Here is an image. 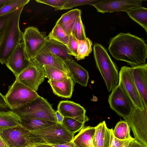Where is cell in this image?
<instances>
[{
  "instance_id": "cell-36",
  "label": "cell",
  "mask_w": 147,
  "mask_h": 147,
  "mask_svg": "<svg viewBox=\"0 0 147 147\" xmlns=\"http://www.w3.org/2000/svg\"><path fill=\"white\" fill-rule=\"evenodd\" d=\"M67 0H36L37 3L47 5L54 7L55 11L61 10Z\"/></svg>"
},
{
  "instance_id": "cell-42",
  "label": "cell",
  "mask_w": 147,
  "mask_h": 147,
  "mask_svg": "<svg viewBox=\"0 0 147 147\" xmlns=\"http://www.w3.org/2000/svg\"><path fill=\"white\" fill-rule=\"evenodd\" d=\"M0 106L7 109L9 108L7 104L5 101V96L3 95L0 92Z\"/></svg>"
},
{
  "instance_id": "cell-1",
  "label": "cell",
  "mask_w": 147,
  "mask_h": 147,
  "mask_svg": "<svg viewBox=\"0 0 147 147\" xmlns=\"http://www.w3.org/2000/svg\"><path fill=\"white\" fill-rule=\"evenodd\" d=\"M108 49L115 59L131 66L146 63L147 44L142 38L130 33H120L112 38Z\"/></svg>"
},
{
  "instance_id": "cell-20",
  "label": "cell",
  "mask_w": 147,
  "mask_h": 147,
  "mask_svg": "<svg viewBox=\"0 0 147 147\" xmlns=\"http://www.w3.org/2000/svg\"><path fill=\"white\" fill-rule=\"evenodd\" d=\"M93 142L94 147H110L111 134L105 121L94 127Z\"/></svg>"
},
{
  "instance_id": "cell-29",
  "label": "cell",
  "mask_w": 147,
  "mask_h": 147,
  "mask_svg": "<svg viewBox=\"0 0 147 147\" xmlns=\"http://www.w3.org/2000/svg\"><path fill=\"white\" fill-rule=\"evenodd\" d=\"M48 39L63 44L67 46L69 36L58 24H56L48 36Z\"/></svg>"
},
{
  "instance_id": "cell-23",
  "label": "cell",
  "mask_w": 147,
  "mask_h": 147,
  "mask_svg": "<svg viewBox=\"0 0 147 147\" xmlns=\"http://www.w3.org/2000/svg\"><path fill=\"white\" fill-rule=\"evenodd\" d=\"M20 125V118L15 112L0 111V132Z\"/></svg>"
},
{
  "instance_id": "cell-6",
  "label": "cell",
  "mask_w": 147,
  "mask_h": 147,
  "mask_svg": "<svg viewBox=\"0 0 147 147\" xmlns=\"http://www.w3.org/2000/svg\"><path fill=\"white\" fill-rule=\"evenodd\" d=\"M39 96L36 92L16 79L12 84L9 86L5 98L9 108L12 111L22 107Z\"/></svg>"
},
{
  "instance_id": "cell-41",
  "label": "cell",
  "mask_w": 147,
  "mask_h": 147,
  "mask_svg": "<svg viewBox=\"0 0 147 147\" xmlns=\"http://www.w3.org/2000/svg\"><path fill=\"white\" fill-rule=\"evenodd\" d=\"M51 145L55 147H75V145L72 141H71L63 144Z\"/></svg>"
},
{
  "instance_id": "cell-30",
  "label": "cell",
  "mask_w": 147,
  "mask_h": 147,
  "mask_svg": "<svg viewBox=\"0 0 147 147\" xmlns=\"http://www.w3.org/2000/svg\"><path fill=\"white\" fill-rule=\"evenodd\" d=\"M42 67L45 71L46 77L48 80L62 82L71 77L70 75L56 68L47 66Z\"/></svg>"
},
{
  "instance_id": "cell-39",
  "label": "cell",
  "mask_w": 147,
  "mask_h": 147,
  "mask_svg": "<svg viewBox=\"0 0 147 147\" xmlns=\"http://www.w3.org/2000/svg\"><path fill=\"white\" fill-rule=\"evenodd\" d=\"M127 147H146L135 139L130 142Z\"/></svg>"
},
{
  "instance_id": "cell-43",
  "label": "cell",
  "mask_w": 147,
  "mask_h": 147,
  "mask_svg": "<svg viewBox=\"0 0 147 147\" xmlns=\"http://www.w3.org/2000/svg\"><path fill=\"white\" fill-rule=\"evenodd\" d=\"M0 147H8L0 136Z\"/></svg>"
},
{
  "instance_id": "cell-7",
  "label": "cell",
  "mask_w": 147,
  "mask_h": 147,
  "mask_svg": "<svg viewBox=\"0 0 147 147\" xmlns=\"http://www.w3.org/2000/svg\"><path fill=\"white\" fill-rule=\"evenodd\" d=\"M125 120L131 127L135 139L147 147V106L144 105L142 111L134 106Z\"/></svg>"
},
{
  "instance_id": "cell-17",
  "label": "cell",
  "mask_w": 147,
  "mask_h": 147,
  "mask_svg": "<svg viewBox=\"0 0 147 147\" xmlns=\"http://www.w3.org/2000/svg\"><path fill=\"white\" fill-rule=\"evenodd\" d=\"M130 68L143 106H147V64L133 66Z\"/></svg>"
},
{
  "instance_id": "cell-3",
  "label": "cell",
  "mask_w": 147,
  "mask_h": 147,
  "mask_svg": "<svg viewBox=\"0 0 147 147\" xmlns=\"http://www.w3.org/2000/svg\"><path fill=\"white\" fill-rule=\"evenodd\" d=\"M74 134L69 132L62 124L57 123L43 129L30 131L29 136L33 147L38 145L66 143L72 141Z\"/></svg>"
},
{
  "instance_id": "cell-18",
  "label": "cell",
  "mask_w": 147,
  "mask_h": 147,
  "mask_svg": "<svg viewBox=\"0 0 147 147\" xmlns=\"http://www.w3.org/2000/svg\"><path fill=\"white\" fill-rule=\"evenodd\" d=\"M64 62L70 76L75 82L82 86H86L89 79L87 71L73 60Z\"/></svg>"
},
{
  "instance_id": "cell-10",
  "label": "cell",
  "mask_w": 147,
  "mask_h": 147,
  "mask_svg": "<svg viewBox=\"0 0 147 147\" xmlns=\"http://www.w3.org/2000/svg\"><path fill=\"white\" fill-rule=\"evenodd\" d=\"M118 84L131 100L134 106L141 111L144 109L142 100L134 82L130 67H121Z\"/></svg>"
},
{
  "instance_id": "cell-48",
  "label": "cell",
  "mask_w": 147,
  "mask_h": 147,
  "mask_svg": "<svg viewBox=\"0 0 147 147\" xmlns=\"http://www.w3.org/2000/svg\"><path fill=\"white\" fill-rule=\"evenodd\" d=\"M33 147H35L34 146H33Z\"/></svg>"
},
{
  "instance_id": "cell-16",
  "label": "cell",
  "mask_w": 147,
  "mask_h": 147,
  "mask_svg": "<svg viewBox=\"0 0 147 147\" xmlns=\"http://www.w3.org/2000/svg\"><path fill=\"white\" fill-rule=\"evenodd\" d=\"M64 117L71 118L85 123L89 120L86 110L80 104L69 100L61 101L57 110Z\"/></svg>"
},
{
  "instance_id": "cell-32",
  "label": "cell",
  "mask_w": 147,
  "mask_h": 147,
  "mask_svg": "<svg viewBox=\"0 0 147 147\" xmlns=\"http://www.w3.org/2000/svg\"><path fill=\"white\" fill-rule=\"evenodd\" d=\"M84 123L71 118L64 117L62 124L69 132L75 134L80 131Z\"/></svg>"
},
{
  "instance_id": "cell-14",
  "label": "cell",
  "mask_w": 147,
  "mask_h": 147,
  "mask_svg": "<svg viewBox=\"0 0 147 147\" xmlns=\"http://www.w3.org/2000/svg\"><path fill=\"white\" fill-rule=\"evenodd\" d=\"M30 60L32 63L35 65L42 67L47 66L55 67L70 76L65 62L52 53L45 45L36 55Z\"/></svg>"
},
{
  "instance_id": "cell-11",
  "label": "cell",
  "mask_w": 147,
  "mask_h": 147,
  "mask_svg": "<svg viewBox=\"0 0 147 147\" xmlns=\"http://www.w3.org/2000/svg\"><path fill=\"white\" fill-rule=\"evenodd\" d=\"M30 131L20 125L0 132V136L8 147H32Z\"/></svg>"
},
{
  "instance_id": "cell-8",
  "label": "cell",
  "mask_w": 147,
  "mask_h": 147,
  "mask_svg": "<svg viewBox=\"0 0 147 147\" xmlns=\"http://www.w3.org/2000/svg\"><path fill=\"white\" fill-rule=\"evenodd\" d=\"M112 90L108 99L110 107L125 119L129 116L134 106L120 85L117 84Z\"/></svg>"
},
{
  "instance_id": "cell-28",
  "label": "cell",
  "mask_w": 147,
  "mask_h": 147,
  "mask_svg": "<svg viewBox=\"0 0 147 147\" xmlns=\"http://www.w3.org/2000/svg\"><path fill=\"white\" fill-rule=\"evenodd\" d=\"M76 40L78 43V47L77 55L75 58L77 61H79L84 59L91 53L92 42L88 37L83 40L76 38Z\"/></svg>"
},
{
  "instance_id": "cell-2",
  "label": "cell",
  "mask_w": 147,
  "mask_h": 147,
  "mask_svg": "<svg viewBox=\"0 0 147 147\" xmlns=\"http://www.w3.org/2000/svg\"><path fill=\"white\" fill-rule=\"evenodd\" d=\"M24 6L19 8L6 25L0 42V63L5 64L23 39V32L19 27L20 19Z\"/></svg>"
},
{
  "instance_id": "cell-34",
  "label": "cell",
  "mask_w": 147,
  "mask_h": 147,
  "mask_svg": "<svg viewBox=\"0 0 147 147\" xmlns=\"http://www.w3.org/2000/svg\"><path fill=\"white\" fill-rule=\"evenodd\" d=\"M71 33L78 40H83L86 38L85 27L81 16L78 18Z\"/></svg>"
},
{
  "instance_id": "cell-37",
  "label": "cell",
  "mask_w": 147,
  "mask_h": 147,
  "mask_svg": "<svg viewBox=\"0 0 147 147\" xmlns=\"http://www.w3.org/2000/svg\"><path fill=\"white\" fill-rule=\"evenodd\" d=\"M69 40L67 47L70 52V55L75 58L77 55L78 43L76 38L71 32L69 35Z\"/></svg>"
},
{
  "instance_id": "cell-45",
  "label": "cell",
  "mask_w": 147,
  "mask_h": 147,
  "mask_svg": "<svg viewBox=\"0 0 147 147\" xmlns=\"http://www.w3.org/2000/svg\"><path fill=\"white\" fill-rule=\"evenodd\" d=\"M34 146L35 147H55L51 145L46 144L38 145Z\"/></svg>"
},
{
  "instance_id": "cell-26",
  "label": "cell",
  "mask_w": 147,
  "mask_h": 147,
  "mask_svg": "<svg viewBox=\"0 0 147 147\" xmlns=\"http://www.w3.org/2000/svg\"><path fill=\"white\" fill-rule=\"evenodd\" d=\"M126 13L133 20L143 28L147 32V9L142 6L132 8Z\"/></svg>"
},
{
  "instance_id": "cell-27",
  "label": "cell",
  "mask_w": 147,
  "mask_h": 147,
  "mask_svg": "<svg viewBox=\"0 0 147 147\" xmlns=\"http://www.w3.org/2000/svg\"><path fill=\"white\" fill-rule=\"evenodd\" d=\"M114 136L117 138L122 140H134L130 135V127L125 121H119L113 131Z\"/></svg>"
},
{
  "instance_id": "cell-5",
  "label": "cell",
  "mask_w": 147,
  "mask_h": 147,
  "mask_svg": "<svg viewBox=\"0 0 147 147\" xmlns=\"http://www.w3.org/2000/svg\"><path fill=\"white\" fill-rule=\"evenodd\" d=\"M12 111L20 118H36L58 123L55 111L45 99L40 96L22 107Z\"/></svg>"
},
{
  "instance_id": "cell-46",
  "label": "cell",
  "mask_w": 147,
  "mask_h": 147,
  "mask_svg": "<svg viewBox=\"0 0 147 147\" xmlns=\"http://www.w3.org/2000/svg\"><path fill=\"white\" fill-rule=\"evenodd\" d=\"M75 147H85L83 146H77V145H75Z\"/></svg>"
},
{
  "instance_id": "cell-35",
  "label": "cell",
  "mask_w": 147,
  "mask_h": 147,
  "mask_svg": "<svg viewBox=\"0 0 147 147\" xmlns=\"http://www.w3.org/2000/svg\"><path fill=\"white\" fill-rule=\"evenodd\" d=\"M111 134L110 147H127L131 140H120L116 138L113 135V129H109Z\"/></svg>"
},
{
  "instance_id": "cell-9",
  "label": "cell",
  "mask_w": 147,
  "mask_h": 147,
  "mask_svg": "<svg viewBox=\"0 0 147 147\" xmlns=\"http://www.w3.org/2000/svg\"><path fill=\"white\" fill-rule=\"evenodd\" d=\"M48 39L45 34L36 28L29 26L23 32L22 41L26 53L30 60L33 58Z\"/></svg>"
},
{
  "instance_id": "cell-47",
  "label": "cell",
  "mask_w": 147,
  "mask_h": 147,
  "mask_svg": "<svg viewBox=\"0 0 147 147\" xmlns=\"http://www.w3.org/2000/svg\"><path fill=\"white\" fill-rule=\"evenodd\" d=\"M1 106H0V111H1Z\"/></svg>"
},
{
  "instance_id": "cell-44",
  "label": "cell",
  "mask_w": 147,
  "mask_h": 147,
  "mask_svg": "<svg viewBox=\"0 0 147 147\" xmlns=\"http://www.w3.org/2000/svg\"><path fill=\"white\" fill-rule=\"evenodd\" d=\"M10 0H0V8Z\"/></svg>"
},
{
  "instance_id": "cell-40",
  "label": "cell",
  "mask_w": 147,
  "mask_h": 147,
  "mask_svg": "<svg viewBox=\"0 0 147 147\" xmlns=\"http://www.w3.org/2000/svg\"><path fill=\"white\" fill-rule=\"evenodd\" d=\"M55 114L58 123L62 124L64 117L58 110L55 111Z\"/></svg>"
},
{
  "instance_id": "cell-24",
  "label": "cell",
  "mask_w": 147,
  "mask_h": 147,
  "mask_svg": "<svg viewBox=\"0 0 147 147\" xmlns=\"http://www.w3.org/2000/svg\"><path fill=\"white\" fill-rule=\"evenodd\" d=\"M45 45L52 53L64 61L73 60L69 49L65 45L48 39Z\"/></svg>"
},
{
  "instance_id": "cell-4",
  "label": "cell",
  "mask_w": 147,
  "mask_h": 147,
  "mask_svg": "<svg viewBox=\"0 0 147 147\" xmlns=\"http://www.w3.org/2000/svg\"><path fill=\"white\" fill-rule=\"evenodd\" d=\"M96 67L110 92L118 84L119 74L117 68L107 50L101 44L96 43L93 47Z\"/></svg>"
},
{
  "instance_id": "cell-13",
  "label": "cell",
  "mask_w": 147,
  "mask_h": 147,
  "mask_svg": "<svg viewBox=\"0 0 147 147\" xmlns=\"http://www.w3.org/2000/svg\"><path fill=\"white\" fill-rule=\"evenodd\" d=\"M142 0H101L94 5L98 12L102 13L127 11L142 7Z\"/></svg>"
},
{
  "instance_id": "cell-31",
  "label": "cell",
  "mask_w": 147,
  "mask_h": 147,
  "mask_svg": "<svg viewBox=\"0 0 147 147\" xmlns=\"http://www.w3.org/2000/svg\"><path fill=\"white\" fill-rule=\"evenodd\" d=\"M30 0H10L0 8V16L5 15L25 6Z\"/></svg>"
},
{
  "instance_id": "cell-19",
  "label": "cell",
  "mask_w": 147,
  "mask_h": 147,
  "mask_svg": "<svg viewBox=\"0 0 147 147\" xmlns=\"http://www.w3.org/2000/svg\"><path fill=\"white\" fill-rule=\"evenodd\" d=\"M54 93L57 96L70 98L74 90V83L71 77L62 82L48 80Z\"/></svg>"
},
{
  "instance_id": "cell-33",
  "label": "cell",
  "mask_w": 147,
  "mask_h": 147,
  "mask_svg": "<svg viewBox=\"0 0 147 147\" xmlns=\"http://www.w3.org/2000/svg\"><path fill=\"white\" fill-rule=\"evenodd\" d=\"M101 0H67L62 10L71 9L74 7L84 5L93 6Z\"/></svg>"
},
{
  "instance_id": "cell-12",
  "label": "cell",
  "mask_w": 147,
  "mask_h": 147,
  "mask_svg": "<svg viewBox=\"0 0 147 147\" xmlns=\"http://www.w3.org/2000/svg\"><path fill=\"white\" fill-rule=\"evenodd\" d=\"M46 78L43 67L31 65L22 71L16 78L19 82L36 92Z\"/></svg>"
},
{
  "instance_id": "cell-21",
  "label": "cell",
  "mask_w": 147,
  "mask_h": 147,
  "mask_svg": "<svg viewBox=\"0 0 147 147\" xmlns=\"http://www.w3.org/2000/svg\"><path fill=\"white\" fill-rule=\"evenodd\" d=\"M81 14L82 11L79 9L71 10L63 14L56 24H59L69 36Z\"/></svg>"
},
{
  "instance_id": "cell-15",
  "label": "cell",
  "mask_w": 147,
  "mask_h": 147,
  "mask_svg": "<svg viewBox=\"0 0 147 147\" xmlns=\"http://www.w3.org/2000/svg\"><path fill=\"white\" fill-rule=\"evenodd\" d=\"M32 64L26 53L23 41L14 50L5 64L14 74L16 78Z\"/></svg>"
},
{
  "instance_id": "cell-25",
  "label": "cell",
  "mask_w": 147,
  "mask_h": 147,
  "mask_svg": "<svg viewBox=\"0 0 147 147\" xmlns=\"http://www.w3.org/2000/svg\"><path fill=\"white\" fill-rule=\"evenodd\" d=\"M21 125L29 131L43 129L57 123L55 122L32 118H20Z\"/></svg>"
},
{
  "instance_id": "cell-22",
  "label": "cell",
  "mask_w": 147,
  "mask_h": 147,
  "mask_svg": "<svg viewBox=\"0 0 147 147\" xmlns=\"http://www.w3.org/2000/svg\"><path fill=\"white\" fill-rule=\"evenodd\" d=\"M95 132V127L90 126L83 127L79 133L74 137L72 141L77 146L94 147L93 139Z\"/></svg>"
},
{
  "instance_id": "cell-38",
  "label": "cell",
  "mask_w": 147,
  "mask_h": 147,
  "mask_svg": "<svg viewBox=\"0 0 147 147\" xmlns=\"http://www.w3.org/2000/svg\"><path fill=\"white\" fill-rule=\"evenodd\" d=\"M17 10L5 15L0 16V42L7 22Z\"/></svg>"
}]
</instances>
